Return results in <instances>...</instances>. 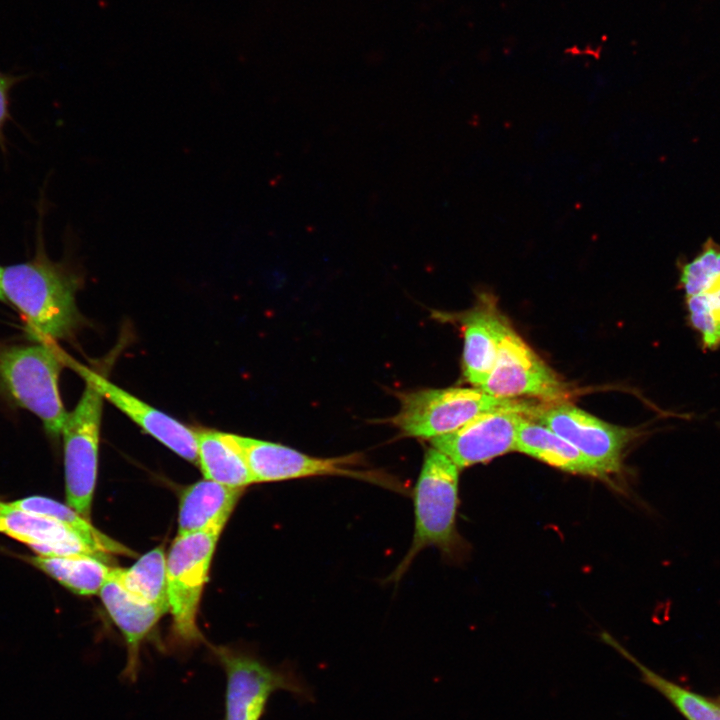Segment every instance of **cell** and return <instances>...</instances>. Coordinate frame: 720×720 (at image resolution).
<instances>
[{
  "label": "cell",
  "mask_w": 720,
  "mask_h": 720,
  "mask_svg": "<svg viewBox=\"0 0 720 720\" xmlns=\"http://www.w3.org/2000/svg\"><path fill=\"white\" fill-rule=\"evenodd\" d=\"M37 210L34 255L27 261L3 267L1 290L5 301L22 315L31 337L53 343L71 338L82 324L75 298L81 277L65 260L56 262L47 255L43 197Z\"/></svg>",
  "instance_id": "1"
},
{
  "label": "cell",
  "mask_w": 720,
  "mask_h": 720,
  "mask_svg": "<svg viewBox=\"0 0 720 720\" xmlns=\"http://www.w3.org/2000/svg\"><path fill=\"white\" fill-rule=\"evenodd\" d=\"M399 411L391 422L404 435L433 439L489 412L514 410L531 416L541 403L493 396L480 388L450 387L398 393Z\"/></svg>",
  "instance_id": "2"
},
{
  "label": "cell",
  "mask_w": 720,
  "mask_h": 720,
  "mask_svg": "<svg viewBox=\"0 0 720 720\" xmlns=\"http://www.w3.org/2000/svg\"><path fill=\"white\" fill-rule=\"evenodd\" d=\"M459 470L448 456L434 447L426 451L414 488L413 539L392 580H399L427 547H436L447 556L457 553L461 545L456 528Z\"/></svg>",
  "instance_id": "3"
},
{
  "label": "cell",
  "mask_w": 720,
  "mask_h": 720,
  "mask_svg": "<svg viewBox=\"0 0 720 720\" xmlns=\"http://www.w3.org/2000/svg\"><path fill=\"white\" fill-rule=\"evenodd\" d=\"M65 359L53 343L0 346V384L21 408L36 415L50 436L61 435L68 412L60 397Z\"/></svg>",
  "instance_id": "4"
},
{
  "label": "cell",
  "mask_w": 720,
  "mask_h": 720,
  "mask_svg": "<svg viewBox=\"0 0 720 720\" xmlns=\"http://www.w3.org/2000/svg\"><path fill=\"white\" fill-rule=\"evenodd\" d=\"M226 676L224 720H261L271 695L286 691L311 702L314 694L293 668L271 666L258 657L228 647H215Z\"/></svg>",
  "instance_id": "5"
},
{
  "label": "cell",
  "mask_w": 720,
  "mask_h": 720,
  "mask_svg": "<svg viewBox=\"0 0 720 720\" xmlns=\"http://www.w3.org/2000/svg\"><path fill=\"white\" fill-rule=\"evenodd\" d=\"M241 449L254 483L276 482L316 476H342L364 480L392 489L399 488L391 476L370 469H360L362 456H310L291 447L266 440L232 434Z\"/></svg>",
  "instance_id": "6"
},
{
  "label": "cell",
  "mask_w": 720,
  "mask_h": 720,
  "mask_svg": "<svg viewBox=\"0 0 720 720\" xmlns=\"http://www.w3.org/2000/svg\"><path fill=\"white\" fill-rule=\"evenodd\" d=\"M219 534L178 535L166 556V580L173 629L183 644L201 640L196 617Z\"/></svg>",
  "instance_id": "7"
},
{
  "label": "cell",
  "mask_w": 720,
  "mask_h": 720,
  "mask_svg": "<svg viewBox=\"0 0 720 720\" xmlns=\"http://www.w3.org/2000/svg\"><path fill=\"white\" fill-rule=\"evenodd\" d=\"M62 429L67 504L89 520L97 478L103 396L88 380Z\"/></svg>",
  "instance_id": "8"
},
{
  "label": "cell",
  "mask_w": 720,
  "mask_h": 720,
  "mask_svg": "<svg viewBox=\"0 0 720 720\" xmlns=\"http://www.w3.org/2000/svg\"><path fill=\"white\" fill-rule=\"evenodd\" d=\"M594 462L607 476L622 468L624 450L638 434L605 422L567 402H542L530 416Z\"/></svg>",
  "instance_id": "9"
},
{
  "label": "cell",
  "mask_w": 720,
  "mask_h": 720,
  "mask_svg": "<svg viewBox=\"0 0 720 720\" xmlns=\"http://www.w3.org/2000/svg\"><path fill=\"white\" fill-rule=\"evenodd\" d=\"M497 397L567 401L570 386L511 327L500 342L496 363L480 387Z\"/></svg>",
  "instance_id": "10"
},
{
  "label": "cell",
  "mask_w": 720,
  "mask_h": 720,
  "mask_svg": "<svg viewBox=\"0 0 720 720\" xmlns=\"http://www.w3.org/2000/svg\"><path fill=\"white\" fill-rule=\"evenodd\" d=\"M679 288L689 327L705 351L720 348V245L707 239L690 260L680 262Z\"/></svg>",
  "instance_id": "11"
},
{
  "label": "cell",
  "mask_w": 720,
  "mask_h": 720,
  "mask_svg": "<svg viewBox=\"0 0 720 720\" xmlns=\"http://www.w3.org/2000/svg\"><path fill=\"white\" fill-rule=\"evenodd\" d=\"M523 415L514 410L485 413L451 433L430 439V443L459 469L485 463L515 450L517 426Z\"/></svg>",
  "instance_id": "12"
},
{
  "label": "cell",
  "mask_w": 720,
  "mask_h": 720,
  "mask_svg": "<svg viewBox=\"0 0 720 720\" xmlns=\"http://www.w3.org/2000/svg\"><path fill=\"white\" fill-rule=\"evenodd\" d=\"M0 532L43 556L88 554L102 558L108 550L76 529L58 520L0 502Z\"/></svg>",
  "instance_id": "13"
},
{
  "label": "cell",
  "mask_w": 720,
  "mask_h": 720,
  "mask_svg": "<svg viewBox=\"0 0 720 720\" xmlns=\"http://www.w3.org/2000/svg\"><path fill=\"white\" fill-rule=\"evenodd\" d=\"M77 371L90 381L104 399L112 403L146 433L168 447L180 457L198 464L197 442L194 428H190L170 415L148 405L107 378L82 365Z\"/></svg>",
  "instance_id": "14"
},
{
  "label": "cell",
  "mask_w": 720,
  "mask_h": 720,
  "mask_svg": "<svg viewBox=\"0 0 720 720\" xmlns=\"http://www.w3.org/2000/svg\"><path fill=\"white\" fill-rule=\"evenodd\" d=\"M460 322L464 336L463 375L480 388L494 368L501 340L512 326L488 295L465 312Z\"/></svg>",
  "instance_id": "15"
},
{
  "label": "cell",
  "mask_w": 720,
  "mask_h": 720,
  "mask_svg": "<svg viewBox=\"0 0 720 720\" xmlns=\"http://www.w3.org/2000/svg\"><path fill=\"white\" fill-rule=\"evenodd\" d=\"M99 594L110 617L125 638L127 662L122 677L125 681L134 683L139 674L140 646L166 612L127 591L115 577L113 569Z\"/></svg>",
  "instance_id": "16"
},
{
  "label": "cell",
  "mask_w": 720,
  "mask_h": 720,
  "mask_svg": "<svg viewBox=\"0 0 720 720\" xmlns=\"http://www.w3.org/2000/svg\"><path fill=\"white\" fill-rule=\"evenodd\" d=\"M244 488H233L204 479L187 487L180 499L178 535L221 533Z\"/></svg>",
  "instance_id": "17"
},
{
  "label": "cell",
  "mask_w": 720,
  "mask_h": 720,
  "mask_svg": "<svg viewBox=\"0 0 720 720\" xmlns=\"http://www.w3.org/2000/svg\"><path fill=\"white\" fill-rule=\"evenodd\" d=\"M515 450L568 473L607 478L576 447L527 415H523L518 423Z\"/></svg>",
  "instance_id": "18"
},
{
  "label": "cell",
  "mask_w": 720,
  "mask_h": 720,
  "mask_svg": "<svg viewBox=\"0 0 720 720\" xmlns=\"http://www.w3.org/2000/svg\"><path fill=\"white\" fill-rule=\"evenodd\" d=\"M198 464L205 479L245 488L254 483L246 459L231 433L194 428Z\"/></svg>",
  "instance_id": "19"
},
{
  "label": "cell",
  "mask_w": 720,
  "mask_h": 720,
  "mask_svg": "<svg viewBox=\"0 0 720 720\" xmlns=\"http://www.w3.org/2000/svg\"><path fill=\"white\" fill-rule=\"evenodd\" d=\"M603 640L634 664L644 683L663 695L687 720H720V697L706 696L683 687L647 668L609 634Z\"/></svg>",
  "instance_id": "20"
},
{
  "label": "cell",
  "mask_w": 720,
  "mask_h": 720,
  "mask_svg": "<svg viewBox=\"0 0 720 720\" xmlns=\"http://www.w3.org/2000/svg\"><path fill=\"white\" fill-rule=\"evenodd\" d=\"M99 558L88 554L38 555L32 562L74 593L87 596L100 592L113 569Z\"/></svg>",
  "instance_id": "21"
},
{
  "label": "cell",
  "mask_w": 720,
  "mask_h": 720,
  "mask_svg": "<svg viewBox=\"0 0 720 720\" xmlns=\"http://www.w3.org/2000/svg\"><path fill=\"white\" fill-rule=\"evenodd\" d=\"M113 573L131 594L169 611L166 556L162 546L150 550L128 569L113 568Z\"/></svg>",
  "instance_id": "22"
},
{
  "label": "cell",
  "mask_w": 720,
  "mask_h": 720,
  "mask_svg": "<svg viewBox=\"0 0 720 720\" xmlns=\"http://www.w3.org/2000/svg\"><path fill=\"white\" fill-rule=\"evenodd\" d=\"M12 507L58 520L104 546L110 554L133 556L134 553L93 527L68 505L43 496H31L9 503Z\"/></svg>",
  "instance_id": "23"
},
{
  "label": "cell",
  "mask_w": 720,
  "mask_h": 720,
  "mask_svg": "<svg viewBox=\"0 0 720 720\" xmlns=\"http://www.w3.org/2000/svg\"><path fill=\"white\" fill-rule=\"evenodd\" d=\"M25 76H18L0 71V150L3 155L8 152L6 125L13 121L11 115V91Z\"/></svg>",
  "instance_id": "24"
},
{
  "label": "cell",
  "mask_w": 720,
  "mask_h": 720,
  "mask_svg": "<svg viewBox=\"0 0 720 720\" xmlns=\"http://www.w3.org/2000/svg\"><path fill=\"white\" fill-rule=\"evenodd\" d=\"M3 267L0 266V301L6 302L5 298L3 296L2 290H1V276H2Z\"/></svg>",
  "instance_id": "25"
}]
</instances>
